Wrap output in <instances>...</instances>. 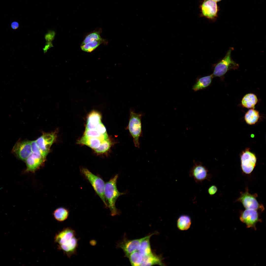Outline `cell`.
I'll list each match as a JSON object with an SVG mask.
<instances>
[{
  "mask_svg": "<svg viewBox=\"0 0 266 266\" xmlns=\"http://www.w3.org/2000/svg\"><path fill=\"white\" fill-rule=\"evenodd\" d=\"M118 177L117 174L105 184L104 195L106 200L108 202V207L112 216L118 214V211L115 206L116 202L119 196L125 194L119 192L117 188L116 183Z\"/></svg>",
  "mask_w": 266,
  "mask_h": 266,
  "instance_id": "1",
  "label": "cell"
},
{
  "mask_svg": "<svg viewBox=\"0 0 266 266\" xmlns=\"http://www.w3.org/2000/svg\"><path fill=\"white\" fill-rule=\"evenodd\" d=\"M142 116V113H136L133 109H131L129 123L126 127V129L129 130L133 138L134 146L138 148L140 147L139 139L142 134L141 122Z\"/></svg>",
  "mask_w": 266,
  "mask_h": 266,
  "instance_id": "2",
  "label": "cell"
},
{
  "mask_svg": "<svg viewBox=\"0 0 266 266\" xmlns=\"http://www.w3.org/2000/svg\"><path fill=\"white\" fill-rule=\"evenodd\" d=\"M81 172L89 182L95 191L106 207H108L104 195L105 182L101 177L94 175L86 168H82Z\"/></svg>",
  "mask_w": 266,
  "mask_h": 266,
  "instance_id": "3",
  "label": "cell"
},
{
  "mask_svg": "<svg viewBox=\"0 0 266 266\" xmlns=\"http://www.w3.org/2000/svg\"><path fill=\"white\" fill-rule=\"evenodd\" d=\"M233 49L232 48L230 49L224 57L214 65L212 74L213 77H221L230 70L236 69L238 67V65L233 60L231 57Z\"/></svg>",
  "mask_w": 266,
  "mask_h": 266,
  "instance_id": "4",
  "label": "cell"
},
{
  "mask_svg": "<svg viewBox=\"0 0 266 266\" xmlns=\"http://www.w3.org/2000/svg\"><path fill=\"white\" fill-rule=\"evenodd\" d=\"M257 196L256 194H251L249 193L248 189H247L245 192L241 193L240 196L237 200L241 203L246 209L263 211L264 210V207L258 202L256 199Z\"/></svg>",
  "mask_w": 266,
  "mask_h": 266,
  "instance_id": "5",
  "label": "cell"
},
{
  "mask_svg": "<svg viewBox=\"0 0 266 266\" xmlns=\"http://www.w3.org/2000/svg\"><path fill=\"white\" fill-rule=\"evenodd\" d=\"M208 172L207 168L201 163L194 161L193 166L189 171V175L197 183H201L205 180H210L211 175Z\"/></svg>",
  "mask_w": 266,
  "mask_h": 266,
  "instance_id": "6",
  "label": "cell"
},
{
  "mask_svg": "<svg viewBox=\"0 0 266 266\" xmlns=\"http://www.w3.org/2000/svg\"><path fill=\"white\" fill-rule=\"evenodd\" d=\"M241 167L243 171L247 174L251 173L256 166L257 158L254 154L246 150L241 156Z\"/></svg>",
  "mask_w": 266,
  "mask_h": 266,
  "instance_id": "7",
  "label": "cell"
},
{
  "mask_svg": "<svg viewBox=\"0 0 266 266\" xmlns=\"http://www.w3.org/2000/svg\"><path fill=\"white\" fill-rule=\"evenodd\" d=\"M12 151L18 158L25 161L32 152L31 141L27 140L17 142Z\"/></svg>",
  "mask_w": 266,
  "mask_h": 266,
  "instance_id": "8",
  "label": "cell"
},
{
  "mask_svg": "<svg viewBox=\"0 0 266 266\" xmlns=\"http://www.w3.org/2000/svg\"><path fill=\"white\" fill-rule=\"evenodd\" d=\"M257 211L246 209L241 213L240 219L241 221L245 224L247 227L256 229V224L261 221Z\"/></svg>",
  "mask_w": 266,
  "mask_h": 266,
  "instance_id": "9",
  "label": "cell"
},
{
  "mask_svg": "<svg viewBox=\"0 0 266 266\" xmlns=\"http://www.w3.org/2000/svg\"><path fill=\"white\" fill-rule=\"evenodd\" d=\"M201 17L213 20L217 16L218 7L216 2L213 0H203L200 6Z\"/></svg>",
  "mask_w": 266,
  "mask_h": 266,
  "instance_id": "10",
  "label": "cell"
},
{
  "mask_svg": "<svg viewBox=\"0 0 266 266\" xmlns=\"http://www.w3.org/2000/svg\"><path fill=\"white\" fill-rule=\"evenodd\" d=\"M55 133H51L43 134L35 140L43 156L46 158L50 148L56 138Z\"/></svg>",
  "mask_w": 266,
  "mask_h": 266,
  "instance_id": "11",
  "label": "cell"
},
{
  "mask_svg": "<svg viewBox=\"0 0 266 266\" xmlns=\"http://www.w3.org/2000/svg\"><path fill=\"white\" fill-rule=\"evenodd\" d=\"M146 237L133 240L125 239L119 243L118 246L123 250L126 256L128 257L133 252L138 250L141 242Z\"/></svg>",
  "mask_w": 266,
  "mask_h": 266,
  "instance_id": "12",
  "label": "cell"
},
{
  "mask_svg": "<svg viewBox=\"0 0 266 266\" xmlns=\"http://www.w3.org/2000/svg\"><path fill=\"white\" fill-rule=\"evenodd\" d=\"M45 158L32 153L25 160L26 168L25 172H34L43 163Z\"/></svg>",
  "mask_w": 266,
  "mask_h": 266,
  "instance_id": "13",
  "label": "cell"
},
{
  "mask_svg": "<svg viewBox=\"0 0 266 266\" xmlns=\"http://www.w3.org/2000/svg\"><path fill=\"white\" fill-rule=\"evenodd\" d=\"M75 237V231L69 228L63 229L56 235L54 241L59 245L64 244Z\"/></svg>",
  "mask_w": 266,
  "mask_h": 266,
  "instance_id": "14",
  "label": "cell"
},
{
  "mask_svg": "<svg viewBox=\"0 0 266 266\" xmlns=\"http://www.w3.org/2000/svg\"><path fill=\"white\" fill-rule=\"evenodd\" d=\"M101 116L95 111L91 112L87 116L85 129L96 130L97 125L101 122Z\"/></svg>",
  "mask_w": 266,
  "mask_h": 266,
  "instance_id": "15",
  "label": "cell"
},
{
  "mask_svg": "<svg viewBox=\"0 0 266 266\" xmlns=\"http://www.w3.org/2000/svg\"><path fill=\"white\" fill-rule=\"evenodd\" d=\"M77 246V240L75 237L67 243L59 245L58 248L69 257L75 252Z\"/></svg>",
  "mask_w": 266,
  "mask_h": 266,
  "instance_id": "16",
  "label": "cell"
},
{
  "mask_svg": "<svg viewBox=\"0 0 266 266\" xmlns=\"http://www.w3.org/2000/svg\"><path fill=\"white\" fill-rule=\"evenodd\" d=\"M213 78L212 74L203 77H198L192 87V89L196 91L206 88L211 84Z\"/></svg>",
  "mask_w": 266,
  "mask_h": 266,
  "instance_id": "17",
  "label": "cell"
},
{
  "mask_svg": "<svg viewBox=\"0 0 266 266\" xmlns=\"http://www.w3.org/2000/svg\"><path fill=\"white\" fill-rule=\"evenodd\" d=\"M163 258L162 256L156 255L151 253L143 257V260L140 266H151L155 265L164 266L162 261Z\"/></svg>",
  "mask_w": 266,
  "mask_h": 266,
  "instance_id": "18",
  "label": "cell"
},
{
  "mask_svg": "<svg viewBox=\"0 0 266 266\" xmlns=\"http://www.w3.org/2000/svg\"><path fill=\"white\" fill-rule=\"evenodd\" d=\"M102 142L98 139L83 136L77 141L79 144L87 146L94 150L100 146Z\"/></svg>",
  "mask_w": 266,
  "mask_h": 266,
  "instance_id": "19",
  "label": "cell"
},
{
  "mask_svg": "<svg viewBox=\"0 0 266 266\" xmlns=\"http://www.w3.org/2000/svg\"><path fill=\"white\" fill-rule=\"evenodd\" d=\"M258 101L257 96L254 94L248 93L243 98L241 103L244 107L248 108H253Z\"/></svg>",
  "mask_w": 266,
  "mask_h": 266,
  "instance_id": "20",
  "label": "cell"
},
{
  "mask_svg": "<svg viewBox=\"0 0 266 266\" xmlns=\"http://www.w3.org/2000/svg\"><path fill=\"white\" fill-rule=\"evenodd\" d=\"M107 40L103 39L102 40H94L90 41L83 45L81 46V50L83 51L91 52L96 49L100 44H103L106 45L108 43Z\"/></svg>",
  "mask_w": 266,
  "mask_h": 266,
  "instance_id": "21",
  "label": "cell"
},
{
  "mask_svg": "<svg viewBox=\"0 0 266 266\" xmlns=\"http://www.w3.org/2000/svg\"><path fill=\"white\" fill-rule=\"evenodd\" d=\"M153 234L147 236L141 242L138 251L143 257L147 256L152 253L150 243V238Z\"/></svg>",
  "mask_w": 266,
  "mask_h": 266,
  "instance_id": "22",
  "label": "cell"
},
{
  "mask_svg": "<svg viewBox=\"0 0 266 266\" xmlns=\"http://www.w3.org/2000/svg\"><path fill=\"white\" fill-rule=\"evenodd\" d=\"M191 223L190 217L187 215L180 216L177 221L178 228L181 231L186 230L190 227Z\"/></svg>",
  "mask_w": 266,
  "mask_h": 266,
  "instance_id": "23",
  "label": "cell"
},
{
  "mask_svg": "<svg viewBox=\"0 0 266 266\" xmlns=\"http://www.w3.org/2000/svg\"><path fill=\"white\" fill-rule=\"evenodd\" d=\"M260 117L259 112L253 109H251L246 113L244 119L246 123L250 125L255 124L258 121Z\"/></svg>",
  "mask_w": 266,
  "mask_h": 266,
  "instance_id": "24",
  "label": "cell"
},
{
  "mask_svg": "<svg viewBox=\"0 0 266 266\" xmlns=\"http://www.w3.org/2000/svg\"><path fill=\"white\" fill-rule=\"evenodd\" d=\"M102 32L100 28H96L93 31L88 34L85 37L81 45H83L91 41L102 40L103 39L101 37L100 34Z\"/></svg>",
  "mask_w": 266,
  "mask_h": 266,
  "instance_id": "25",
  "label": "cell"
},
{
  "mask_svg": "<svg viewBox=\"0 0 266 266\" xmlns=\"http://www.w3.org/2000/svg\"><path fill=\"white\" fill-rule=\"evenodd\" d=\"M53 215L56 220L61 222L67 218L69 215V212L67 209L60 207L55 209L53 212Z\"/></svg>",
  "mask_w": 266,
  "mask_h": 266,
  "instance_id": "26",
  "label": "cell"
},
{
  "mask_svg": "<svg viewBox=\"0 0 266 266\" xmlns=\"http://www.w3.org/2000/svg\"><path fill=\"white\" fill-rule=\"evenodd\" d=\"M83 136L92 138H97L101 142L108 138L107 133L101 134L96 130H85Z\"/></svg>",
  "mask_w": 266,
  "mask_h": 266,
  "instance_id": "27",
  "label": "cell"
},
{
  "mask_svg": "<svg viewBox=\"0 0 266 266\" xmlns=\"http://www.w3.org/2000/svg\"><path fill=\"white\" fill-rule=\"evenodd\" d=\"M128 257L132 265L134 266H140L143 259V257L138 251L131 253Z\"/></svg>",
  "mask_w": 266,
  "mask_h": 266,
  "instance_id": "28",
  "label": "cell"
},
{
  "mask_svg": "<svg viewBox=\"0 0 266 266\" xmlns=\"http://www.w3.org/2000/svg\"><path fill=\"white\" fill-rule=\"evenodd\" d=\"M112 142L108 138L102 142L100 146L94 150L98 154H102L107 151L110 148Z\"/></svg>",
  "mask_w": 266,
  "mask_h": 266,
  "instance_id": "29",
  "label": "cell"
},
{
  "mask_svg": "<svg viewBox=\"0 0 266 266\" xmlns=\"http://www.w3.org/2000/svg\"><path fill=\"white\" fill-rule=\"evenodd\" d=\"M31 144L32 153L42 155L43 156L41 150L37 145L35 141H31Z\"/></svg>",
  "mask_w": 266,
  "mask_h": 266,
  "instance_id": "30",
  "label": "cell"
},
{
  "mask_svg": "<svg viewBox=\"0 0 266 266\" xmlns=\"http://www.w3.org/2000/svg\"><path fill=\"white\" fill-rule=\"evenodd\" d=\"M96 130L101 134H104L107 133L106 128L102 122H100L97 125Z\"/></svg>",
  "mask_w": 266,
  "mask_h": 266,
  "instance_id": "31",
  "label": "cell"
},
{
  "mask_svg": "<svg viewBox=\"0 0 266 266\" xmlns=\"http://www.w3.org/2000/svg\"><path fill=\"white\" fill-rule=\"evenodd\" d=\"M217 189V188L216 186L212 185L210 186L208 188V192L210 195L212 196L216 193Z\"/></svg>",
  "mask_w": 266,
  "mask_h": 266,
  "instance_id": "32",
  "label": "cell"
},
{
  "mask_svg": "<svg viewBox=\"0 0 266 266\" xmlns=\"http://www.w3.org/2000/svg\"><path fill=\"white\" fill-rule=\"evenodd\" d=\"M55 33L53 32H49L45 35L46 40L48 42L51 41L54 39Z\"/></svg>",
  "mask_w": 266,
  "mask_h": 266,
  "instance_id": "33",
  "label": "cell"
},
{
  "mask_svg": "<svg viewBox=\"0 0 266 266\" xmlns=\"http://www.w3.org/2000/svg\"><path fill=\"white\" fill-rule=\"evenodd\" d=\"M18 23L16 21H14L12 22L11 26L12 28L14 29H17L19 27Z\"/></svg>",
  "mask_w": 266,
  "mask_h": 266,
  "instance_id": "34",
  "label": "cell"
},
{
  "mask_svg": "<svg viewBox=\"0 0 266 266\" xmlns=\"http://www.w3.org/2000/svg\"><path fill=\"white\" fill-rule=\"evenodd\" d=\"M48 43L47 45L45 47L44 49V50H47L49 48V47H50V46L52 45L51 44L50 42H48Z\"/></svg>",
  "mask_w": 266,
  "mask_h": 266,
  "instance_id": "35",
  "label": "cell"
},
{
  "mask_svg": "<svg viewBox=\"0 0 266 266\" xmlns=\"http://www.w3.org/2000/svg\"><path fill=\"white\" fill-rule=\"evenodd\" d=\"M214 0V1H215V2H219V1H221V0Z\"/></svg>",
  "mask_w": 266,
  "mask_h": 266,
  "instance_id": "36",
  "label": "cell"
}]
</instances>
